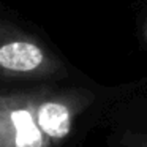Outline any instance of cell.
Masks as SVG:
<instances>
[{"mask_svg":"<svg viewBox=\"0 0 147 147\" xmlns=\"http://www.w3.org/2000/svg\"><path fill=\"white\" fill-rule=\"evenodd\" d=\"M46 63V55L29 40H5L0 48V67L10 73H33Z\"/></svg>","mask_w":147,"mask_h":147,"instance_id":"obj_1","label":"cell"},{"mask_svg":"<svg viewBox=\"0 0 147 147\" xmlns=\"http://www.w3.org/2000/svg\"><path fill=\"white\" fill-rule=\"evenodd\" d=\"M3 128H10L13 147L45 146V134L36 123V117L27 108L11 109L3 119Z\"/></svg>","mask_w":147,"mask_h":147,"instance_id":"obj_2","label":"cell"},{"mask_svg":"<svg viewBox=\"0 0 147 147\" xmlns=\"http://www.w3.org/2000/svg\"><path fill=\"white\" fill-rule=\"evenodd\" d=\"M35 117L43 134L51 139H62L71 130V115L63 103H41L35 111Z\"/></svg>","mask_w":147,"mask_h":147,"instance_id":"obj_3","label":"cell"},{"mask_svg":"<svg viewBox=\"0 0 147 147\" xmlns=\"http://www.w3.org/2000/svg\"><path fill=\"white\" fill-rule=\"evenodd\" d=\"M144 38H146V41H147V22H146V27H144Z\"/></svg>","mask_w":147,"mask_h":147,"instance_id":"obj_4","label":"cell"}]
</instances>
